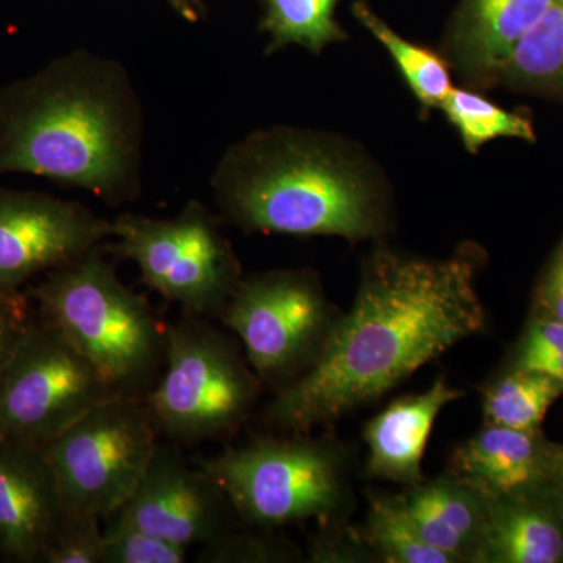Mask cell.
Wrapping results in <instances>:
<instances>
[{"instance_id":"1","label":"cell","mask_w":563,"mask_h":563,"mask_svg":"<svg viewBox=\"0 0 563 563\" xmlns=\"http://www.w3.org/2000/svg\"><path fill=\"white\" fill-rule=\"evenodd\" d=\"M483 262L476 244L431 258L380 243L365 258L351 309L340 314L320 357L274 393L263 424L274 433L331 428L485 331L477 290Z\"/></svg>"},{"instance_id":"2","label":"cell","mask_w":563,"mask_h":563,"mask_svg":"<svg viewBox=\"0 0 563 563\" xmlns=\"http://www.w3.org/2000/svg\"><path fill=\"white\" fill-rule=\"evenodd\" d=\"M144 118L122 63L70 51L0 90V177L32 174L109 206L140 198Z\"/></svg>"},{"instance_id":"3","label":"cell","mask_w":563,"mask_h":563,"mask_svg":"<svg viewBox=\"0 0 563 563\" xmlns=\"http://www.w3.org/2000/svg\"><path fill=\"white\" fill-rule=\"evenodd\" d=\"M222 222L246 233L384 242L387 181L362 150L333 133L276 125L236 141L211 173Z\"/></svg>"},{"instance_id":"4","label":"cell","mask_w":563,"mask_h":563,"mask_svg":"<svg viewBox=\"0 0 563 563\" xmlns=\"http://www.w3.org/2000/svg\"><path fill=\"white\" fill-rule=\"evenodd\" d=\"M41 321L98 369L117 395L146 396L165 363L166 325L107 258L106 246L44 274L29 290Z\"/></svg>"},{"instance_id":"5","label":"cell","mask_w":563,"mask_h":563,"mask_svg":"<svg viewBox=\"0 0 563 563\" xmlns=\"http://www.w3.org/2000/svg\"><path fill=\"white\" fill-rule=\"evenodd\" d=\"M228 495L240 523L262 529L344 523L354 509L352 454L333 435L272 433L198 462Z\"/></svg>"},{"instance_id":"6","label":"cell","mask_w":563,"mask_h":563,"mask_svg":"<svg viewBox=\"0 0 563 563\" xmlns=\"http://www.w3.org/2000/svg\"><path fill=\"white\" fill-rule=\"evenodd\" d=\"M262 390L240 342L210 318L184 313L166 325L165 363L144 402L161 439L196 446L231 440Z\"/></svg>"},{"instance_id":"7","label":"cell","mask_w":563,"mask_h":563,"mask_svg":"<svg viewBox=\"0 0 563 563\" xmlns=\"http://www.w3.org/2000/svg\"><path fill=\"white\" fill-rule=\"evenodd\" d=\"M221 222L201 201L185 203L172 218L125 211L111 221L106 251L135 263L141 282L184 313L217 320L243 277Z\"/></svg>"},{"instance_id":"8","label":"cell","mask_w":563,"mask_h":563,"mask_svg":"<svg viewBox=\"0 0 563 563\" xmlns=\"http://www.w3.org/2000/svg\"><path fill=\"white\" fill-rule=\"evenodd\" d=\"M310 269H274L243 276L217 320L239 336L252 372L273 393L312 368L339 321Z\"/></svg>"},{"instance_id":"9","label":"cell","mask_w":563,"mask_h":563,"mask_svg":"<svg viewBox=\"0 0 563 563\" xmlns=\"http://www.w3.org/2000/svg\"><path fill=\"white\" fill-rule=\"evenodd\" d=\"M158 444L143 396L114 395L43 450L66 509L103 521L131 499Z\"/></svg>"},{"instance_id":"10","label":"cell","mask_w":563,"mask_h":563,"mask_svg":"<svg viewBox=\"0 0 563 563\" xmlns=\"http://www.w3.org/2000/svg\"><path fill=\"white\" fill-rule=\"evenodd\" d=\"M114 395L98 369L35 313L0 373V442L43 446Z\"/></svg>"},{"instance_id":"11","label":"cell","mask_w":563,"mask_h":563,"mask_svg":"<svg viewBox=\"0 0 563 563\" xmlns=\"http://www.w3.org/2000/svg\"><path fill=\"white\" fill-rule=\"evenodd\" d=\"M111 221L81 202L0 187V292L106 246Z\"/></svg>"},{"instance_id":"12","label":"cell","mask_w":563,"mask_h":563,"mask_svg":"<svg viewBox=\"0 0 563 563\" xmlns=\"http://www.w3.org/2000/svg\"><path fill=\"white\" fill-rule=\"evenodd\" d=\"M121 510L144 531L187 550L206 547L240 523L213 476L166 440Z\"/></svg>"},{"instance_id":"13","label":"cell","mask_w":563,"mask_h":563,"mask_svg":"<svg viewBox=\"0 0 563 563\" xmlns=\"http://www.w3.org/2000/svg\"><path fill=\"white\" fill-rule=\"evenodd\" d=\"M66 514L43 446L0 442V554L43 562Z\"/></svg>"},{"instance_id":"14","label":"cell","mask_w":563,"mask_h":563,"mask_svg":"<svg viewBox=\"0 0 563 563\" xmlns=\"http://www.w3.org/2000/svg\"><path fill=\"white\" fill-rule=\"evenodd\" d=\"M465 391L433 380L428 390L396 398L362 429L366 446L363 474L366 479L388 481L410 487L424 479L422 457L433 424L448 404L457 401Z\"/></svg>"},{"instance_id":"15","label":"cell","mask_w":563,"mask_h":563,"mask_svg":"<svg viewBox=\"0 0 563 563\" xmlns=\"http://www.w3.org/2000/svg\"><path fill=\"white\" fill-rule=\"evenodd\" d=\"M418 533L453 563H476L490 499L446 470L398 493Z\"/></svg>"},{"instance_id":"16","label":"cell","mask_w":563,"mask_h":563,"mask_svg":"<svg viewBox=\"0 0 563 563\" xmlns=\"http://www.w3.org/2000/svg\"><path fill=\"white\" fill-rule=\"evenodd\" d=\"M551 0H463L448 35V57L473 84L496 80L518 41Z\"/></svg>"},{"instance_id":"17","label":"cell","mask_w":563,"mask_h":563,"mask_svg":"<svg viewBox=\"0 0 563 563\" xmlns=\"http://www.w3.org/2000/svg\"><path fill=\"white\" fill-rule=\"evenodd\" d=\"M490 499L476 563H563V496L550 488Z\"/></svg>"},{"instance_id":"18","label":"cell","mask_w":563,"mask_h":563,"mask_svg":"<svg viewBox=\"0 0 563 563\" xmlns=\"http://www.w3.org/2000/svg\"><path fill=\"white\" fill-rule=\"evenodd\" d=\"M550 442L542 431L485 424L455 448L451 472L488 498L520 495L544 487Z\"/></svg>"},{"instance_id":"19","label":"cell","mask_w":563,"mask_h":563,"mask_svg":"<svg viewBox=\"0 0 563 563\" xmlns=\"http://www.w3.org/2000/svg\"><path fill=\"white\" fill-rule=\"evenodd\" d=\"M496 80L512 90L563 99V0H551L518 41Z\"/></svg>"},{"instance_id":"20","label":"cell","mask_w":563,"mask_h":563,"mask_svg":"<svg viewBox=\"0 0 563 563\" xmlns=\"http://www.w3.org/2000/svg\"><path fill=\"white\" fill-rule=\"evenodd\" d=\"M479 393L485 424L540 431L548 410L563 395V384L532 369L503 368Z\"/></svg>"},{"instance_id":"21","label":"cell","mask_w":563,"mask_h":563,"mask_svg":"<svg viewBox=\"0 0 563 563\" xmlns=\"http://www.w3.org/2000/svg\"><path fill=\"white\" fill-rule=\"evenodd\" d=\"M365 521L358 536L377 563H453L418 533L398 493L366 490Z\"/></svg>"},{"instance_id":"22","label":"cell","mask_w":563,"mask_h":563,"mask_svg":"<svg viewBox=\"0 0 563 563\" xmlns=\"http://www.w3.org/2000/svg\"><path fill=\"white\" fill-rule=\"evenodd\" d=\"M352 13L390 54L422 109H440L454 88L448 62L428 47L418 46L393 31L362 0L352 5Z\"/></svg>"},{"instance_id":"23","label":"cell","mask_w":563,"mask_h":563,"mask_svg":"<svg viewBox=\"0 0 563 563\" xmlns=\"http://www.w3.org/2000/svg\"><path fill=\"white\" fill-rule=\"evenodd\" d=\"M339 0H266L263 31L272 43L268 51L302 46L320 54L329 44L346 40L342 25L335 21Z\"/></svg>"},{"instance_id":"24","label":"cell","mask_w":563,"mask_h":563,"mask_svg":"<svg viewBox=\"0 0 563 563\" xmlns=\"http://www.w3.org/2000/svg\"><path fill=\"white\" fill-rule=\"evenodd\" d=\"M446 120L461 135L463 146L476 154L484 144L498 139L536 140L531 120L496 106L479 92L453 88L442 107Z\"/></svg>"},{"instance_id":"25","label":"cell","mask_w":563,"mask_h":563,"mask_svg":"<svg viewBox=\"0 0 563 563\" xmlns=\"http://www.w3.org/2000/svg\"><path fill=\"white\" fill-rule=\"evenodd\" d=\"M306 561L298 544L274 529L239 523L220 539L201 547V563H292Z\"/></svg>"},{"instance_id":"26","label":"cell","mask_w":563,"mask_h":563,"mask_svg":"<svg viewBox=\"0 0 563 563\" xmlns=\"http://www.w3.org/2000/svg\"><path fill=\"white\" fill-rule=\"evenodd\" d=\"M187 548L144 531L122 510L103 520V563H184Z\"/></svg>"},{"instance_id":"27","label":"cell","mask_w":563,"mask_h":563,"mask_svg":"<svg viewBox=\"0 0 563 563\" xmlns=\"http://www.w3.org/2000/svg\"><path fill=\"white\" fill-rule=\"evenodd\" d=\"M503 368L532 369L563 384V322L529 318Z\"/></svg>"},{"instance_id":"28","label":"cell","mask_w":563,"mask_h":563,"mask_svg":"<svg viewBox=\"0 0 563 563\" xmlns=\"http://www.w3.org/2000/svg\"><path fill=\"white\" fill-rule=\"evenodd\" d=\"M102 518L68 510L44 563H103Z\"/></svg>"},{"instance_id":"29","label":"cell","mask_w":563,"mask_h":563,"mask_svg":"<svg viewBox=\"0 0 563 563\" xmlns=\"http://www.w3.org/2000/svg\"><path fill=\"white\" fill-rule=\"evenodd\" d=\"M306 562L310 563H369L374 555L358 536L357 528L344 523L320 526L307 547Z\"/></svg>"},{"instance_id":"30","label":"cell","mask_w":563,"mask_h":563,"mask_svg":"<svg viewBox=\"0 0 563 563\" xmlns=\"http://www.w3.org/2000/svg\"><path fill=\"white\" fill-rule=\"evenodd\" d=\"M35 320L31 292H0V373Z\"/></svg>"},{"instance_id":"31","label":"cell","mask_w":563,"mask_h":563,"mask_svg":"<svg viewBox=\"0 0 563 563\" xmlns=\"http://www.w3.org/2000/svg\"><path fill=\"white\" fill-rule=\"evenodd\" d=\"M531 317L563 322V250L559 247L554 257L537 284L532 299Z\"/></svg>"},{"instance_id":"32","label":"cell","mask_w":563,"mask_h":563,"mask_svg":"<svg viewBox=\"0 0 563 563\" xmlns=\"http://www.w3.org/2000/svg\"><path fill=\"white\" fill-rule=\"evenodd\" d=\"M544 487L563 496V444L548 446Z\"/></svg>"},{"instance_id":"33","label":"cell","mask_w":563,"mask_h":563,"mask_svg":"<svg viewBox=\"0 0 563 563\" xmlns=\"http://www.w3.org/2000/svg\"><path fill=\"white\" fill-rule=\"evenodd\" d=\"M561 247H562V250H563V243H562V246H561Z\"/></svg>"}]
</instances>
